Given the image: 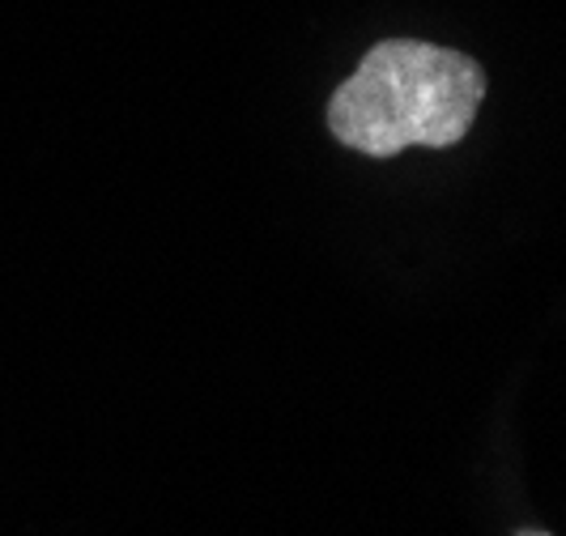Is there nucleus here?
<instances>
[{
	"instance_id": "f257e3e1",
	"label": "nucleus",
	"mask_w": 566,
	"mask_h": 536,
	"mask_svg": "<svg viewBox=\"0 0 566 536\" xmlns=\"http://www.w3.org/2000/svg\"><path fill=\"white\" fill-rule=\"evenodd\" d=\"M485 98V69L473 56L426 39H384L328 98V133L367 158L400 149H448L464 141Z\"/></svg>"
},
{
	"instance_id": "f03ea898",
	"label": "nucleus",
	"mask_w": 566,
	"mask_h": 536,
	"mask_svg": "<svg viewBox=\"0 0 566 536\" xmlns=\"http://www.w3.org/2000/svg\"><path fill=\"white\" fill-rule=\"evenodd\" d=\"M515 536H549V533H537V528H524V533H515Z\"/></svg>"
}]
</instances>
